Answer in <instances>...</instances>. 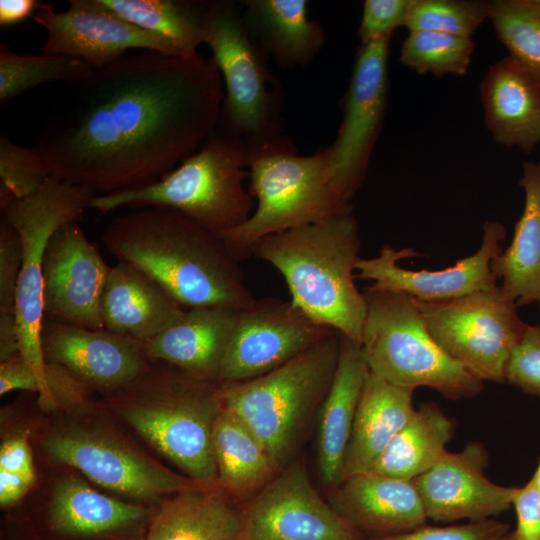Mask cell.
Wrapping results in <instances>:
<instances>
[{
    "label": "cell",
    "instance_id": "f1b7e54d",
    "mask_svg": "<svg viewBox=\"0 0 540 540\" xmlns=\"http://www.w3.org/2000/svg\"><path fill=\"white\" fill-rule=\"evenodd\" d=\"M144 540H243L240 508L215 486L164 499Z\"/></svg>",
    "mask_w": 540,
    "mask_h": 540
},
{
    "label": "cell",
    "instance_id": "8992f818",
    "mask_svg": "<svg viewBox=\"0 0 540 540\" xmlns=\"http://www.w3.org/2000/svg\"><path fill=\"white\" fill-rule=\"evenodd\" d=\"M246 165L256 209L241 225L218 234L239 262L252 257L267 236L352 212L331 184L327 148L300 156L281 136L247 147Z\"/></svg>",
    "mask_w": 540,
    "mask_h": 540
},
{
    "label": "cell",
    "instance_id": "ee69618b",
    "mask_svg": "<svg viewBox=\"0 0 540 540\" xmlns=\"http://www.w3.org/2000/svg\"><path fill=\"white\" fill-rule=\"evenodd\" d=\"M14 390L40 392L39 381L20 352L0 364V394Z\"/></svg>",
    "mask_w": 540,
    "mask_h": 540
},
{
    "label": "cell",
    "instance_id": "cb8c5ba5",
    "mask_svg": "<svg viewBox=\"0 0 540 540\" xmlns=\"http://www.w3.org/2000/svg\"><path fill=\"white\" fill-rule=\"evenodd\" d=\"M332 383L320 409L317 464L322 481L334 488L343 481L344 460L369 367L361 342L342 334Z\"/></svg>",
    "mask_w": 540,
    "mask_h": 540
},
{
    "label": "cell",
    "instance_id": "277c9868",
    "mask_svg": "<svg viewBox=\"0 0 540 540\" xmlns=\"http://www.w3.org/2000/svg\"><path fill=\"white\" fill-rule=\"evenodd\" d=\"M117 391L112 404L126 422L186 476L218 481L212 432L222 410L217 385L159 362Z\"/></svg>",
    "mask_w": 540,
    "mask_h": 540
},
{
    "label": "cell",
    "instance_id": "7bdbcfd3",
    "mask_svg": "<svg viewBox=\"0 0 540 540\" xmlns=\"http://www.w3.org/2000/svg\"><path fill=\"white\" fill-rule=\"evenodd\" d=\"M512 506L515 509L518 540H540V489L530 479L516 487Z\"/></svg>",
    "mask_w": 540,
    "mask_h": 540
},
{
    "label": "cell",
    "instance_id": "5bb4252c",
    "mask_svg": "<svg viewBox=\"0 0 540 540\" xmlns=\"http://www.w3.org/2000/svg\"><path fill=\"white\" fill-rule=\"evenodd\" d=\"M333 328L312 320L291 300L255 299L237 310L218 384L264 375L293 359Z\"/></svg>",
    "mask_w": 540,
    "mask_h": 540
},
{
    "label": "cell",
    "instance_id": "d590c367",
    "mask_svg": "<svg viewBox=\"0 0 540 540\" xmlns=\"http://www.w3.org/2000/svg\"><path fill=\"white\" fill-rule=\"evenodd\" d=\"M472 38L432 31H411L402 43L399 60L419 74L464 76L471 63Z\"/></svg>",
    "mask_w": 540,
    "mask_h": 540
},
{
    "label": "cell",
    "instance_id": "d6986e66",
    "mask_svg": "<svg viewBox=\"0 0 540 540\" xmlns=\"http://www.w3.org/2000/svg\"><path fill=\"white\" fill-rule=\"evenodd\" d=\"M489 455L479 441L447 451L428 471L413 479L427 519L435 522L494 518L512 506L516 487L491 482L484 470Z\"/></svg>",
    "mask_w": 540,
    "mask_h": 540
},
{
    "label": "cell",
    "instance_id": "f907efd6",
    "mask_svg": "<svg viewBox=\"0 0 540 540\" xmlns=\"http://www.w3.org/2000/svg\"><path fill=\"white\" fill-rule=\"evenodd\" d=\"M538 304H539V307H540V300H539Z\"/></svg>",
    "mask_w": 540,
    "mask_h": 540
},
{
    "label": "cell",
    "instance_id": "8fae6325",
    "mask_svg": "<svg viewBox=\"0 0 540 540\" xmlns=\"http://www.w3.org/2000/svg\"><path fill=\"white\" fill-rule=\"evenodd\" d=\"M416 302L430 335L450 358L482 382H506L508 361L528 324L500 286L445 301Z\"/></svg>",
    "mask_w": 540,
    "mask_h": 540
},
{
    "label": "cell",
    "instance_id": "6da1fadb",
    "mask_svg": "<svg viewBox=\"0 0 540 540\" xmlns=\"http://www.w3.org/2000/svg\"><path fill=\"white\" fill-rule=\"evenodd\" d=\"M222 84L212 58L127 54L69 83L34 147L51 176L96 193L153 182L214 130Z\"/></svg>",
    "mask_w": 540,
    "mask_h": 540
},
{
    "label": "cell",
    "instance_id": "8d00e7d4",
    "mask_svg": "<svg viewBox=\"0 0 540 540\" xmlns=\"http://www.w3.org/2000/svg\"><path fill=\"white\" fill-rule=\"evenodd\" d=\"M488 16L489 1L410 0L404 27L471 38Z\"/></svg>",
    "mask_w": 540,
    "mask_h": 540
},
{
    "label": "cell",
    "instance_id": "60d3db41",
    "mask_svg": "<svg viewBox=\"0 0 540 540\" xmlns=\"http://www.w3.org/2000/svg\"><path fill=\"white\" fill-rule=\"evenodd\" d=\"M509 532L507 523L488 518L443 527L426 524L410 532L370 540H504Z\"/></svg>",
    "mask_w": 540,
    "mask_h": 540
},
{
    "label": "cell",
    "instance_id": "52a82bcc",
    "mask_svg": "<svg viewBox=\"0 0 540 540\" xmlns=\"http://www.w3.org/2000/svg\"><path fill=\"white\" fill-rule=\"evenodd\" d=\"M340 342V333L331 330L305 351L264 375L217 385L222 407L255 434L276 469L328 392Z\"/></svg>",
    "mask_w": 540,
    "mask_h": 540
},
{
    "label": "cell",
    "instance_id": "7a4b0ae2",
    "mask_svg": "<svg viewBox=\"0 0 540 540\" xmlns=\"http://www.w3.org/2000/svg\"><path fill=\"white\" fill-rule=\"evenodd\" d=\"M102 240L118 261L144 271L183 307L239 310L255 300L219 235L176 210L146 207L119 215Z\"/></svg>",
    "mask_w": 540,
    "mask_h": 540
},
{
    "label": "cell",
    "instance_id": "ac0fdd59",
    "mask_svg": "<svg viewBox=\"0 0 540 540\" xmlns=\"http://www.w3.org/2000/svg\"><path fill=\"white\" fill-rule=\"evenodd\" d=\"M505 235L503 224L485 221L480 248L452 267L436 271L401 267L398 264L401 259L421 254L411 248L396 250L386 244L378 256L359 258L356 264L359 273L356 277L374 281L372 286L377 289L405 293L423 302L445 301L491 290L498 286L491 262L502 252L500 242Z\"/></svg>",
    "mask_w": 540,
    "mask_h": 540
},
{
    "label": "cell",
    "instance_id": "7c38bea8",
    "mask_svg": "<svg viewBox=\"0 0 540 540\" xmlns=\"http://www.w3.org/2000/svg\"><path fill=\"white\" fill-rule=\"evenodd\" d=\"M44 450L93 482L141 501L215 486L172 472L123 440L98 430L65 429L49 435Z\"/></svg>",
    "mask_w": 540,
    "mask_h": 540
},
{
    "label": "cell",
    "instance_id": "7dc6e473",
    "mask_svg": "<svg viewBox=\"0 0 540 540\" xmlns=\"http://www.w3.org/2000/svg\"><path fill=\"white\" fill-rule=\"evenodd\" d=\"M39 7L34 0H1L0 24L11 25L28 18Z\"/></svg>",
    "mask_w": 540,
    "mask_h": 540
},
{
    "label": "cell",
    "instance_id": "4fadbf2b",
    "mask_svg": "<svg viewBox=\"0 0 540 540\" xmlns=\"http://www.w3.org/2000/svg\"><path fill=\"white\" fill-rule=\"evenodd\" d=\"M390 39L361 44L343 101V118L331 146L326 147L331 184L351 203L366 177L387 105Z\"/></svg>",
    "mask_w": 540,
    "mask_h": 540
},
{
    "label": "cell",
    "instance_id": "74e56055",
    "mask_svg": "<svg viewBox=\"0 0 540 540\" xmlns=\"http://www.w3.org/2000/svg\"><path fill=\"white\" fill-rule=\"evenodd\" d=\"M50 176L34 146H20L0 136L1 188L23 199L37 192Z\"/></svg>",
    "mask_w": 540,
    "mask_h": 540
},
{
    "label": "cell",
    "instance_id": "d4e9b609",
    "mask_svg": "<svg viewBox=\"0 0 540 540\" xmlns=\"http://www.w3.org/2000/svg\"><path fill=\"white\" fill-rule=\"evenodd\" d=\"M236 312L219 306L187 308L166 329L144 342L148 359L218 383Z\"/></svg>",
    "mask_w": 540,
    "mask_h": 540
},
{
    "label": "cell",
    "instance_id": "b9f144b4",
    "mask_svg": "<svg viewBox=\"0 0 540 540\" xmlns=\"http://www.w3.org/2000/svg\"><path fill=\"white\" fill-rule=\"evenodd\" d=\"M410 0H366L357 30L361 44L391 39L393 31L405 25Z\"/></svg>",
    "mask_w": 540,
    "mask_h": 540
},
{
    "label": "cell",
    "instance_id": "ba28073f",
    "mask_svg": "<svg viewBox=\"0 0 540 540\" xmlns=\"http://www.w3.org/2000/svg\"><path fill=\"white\" fill-rule=\"evenodd\" d=\"M362 346L369 372L398 387H429L450 400L479 394L483 382L450 358L429 333L416 299L368 287Z\"/></svg>",
    "mask_w": 540,
    "mask_h": 540
},
{
    "label": "cell",
    "instance_id": "681fc988",
    "mask_svg": "<svg viewBox=\"0 0 540 540\" xmlns=\"http://www.w3.org/2000/svg\"><path fill=\"white\" fill-rule=\"evenodd\" d=\"M504 540H518V537L515 533V531H510L508 535L504 538Z\"/></svg>",
    "mask_w": 540,
    "mask_h": 540
},
{
    "label": "cell",
    "instance_id": "44dd1931",
    "mask_svg": "<svg viewBox=\"0 0 540 540\" xmlns=\"http://www.w3.org/2000/svg\"><path fill=\"white\" fill-rule=\"evenodd\" d=\"M153 514L97 492L75 476L59 480L46 512L55 540H144Z\"/></svg>",
    "mask_w": 540,
    "mask_h": 540
},
{
    "label": "cell",
    "instance_id": "816d5d0a",
    "mask_svg": "<svg viewBox=\"0 0 540 540\" xmlns=\"http://www.w3.org/2000/svg\"><path fill=\"white\" fill-rule=\"evenodd\" d=\"M538 1H539V3H540V0H538Z\"/></svg>",
    "mask_w": 540,
    "mask_h": 540
},
{
    "label": "cell",
    "instance_id": "603a6c76",
    "mask_svg": "<svg viewBox=\"0 0 540 540\" xmlns=\"http://www.w3.org/2000/svg\"><path fill=\"white\" fill-rule=\"evenodd\" d=\"M479 90L493 140L531 153L540 144V80L506 56L489 67Z\"/></svg>",
    "mask_w": 540,
    "mask_h": 540
},
{
    "label": "cell",
    "instance_id": "3957f363",
    "mask_svg": "<svg viewBox=\"0 0 540 540\" xmlns=\"http://www.w3.org/2000/svg\"><path fill=\"white\" fill-rule=\"evenodd\" d=\"M359 226L352 212L263 238L253 256L283 276L291 301L316 323L362 342L366 301L357 289Z\"/></svg>",
    "mask_w": 540,
    "mask_h": 540
},
{
    "label": "cell",
    "instance_id": "bcb514c9",
    "mask_svg": "<svg viewBox=\"0 0 540 540\" xmlns=\"http://www.w3.org/2000/svg\"><path fill=\"white\" fill-rule=\"evenodd\" d=\"M32 481L29 479L0 470V504L6 507L17 502L29 489Z\"/></svg>",
    "mask_w": 540,
    "mask_h": 540
},
{
    "label": "cell",
    "instance_id": "7402d4cb",
    "mask_svg": "<svg viewBox=\"0 0 540 540\" xmlns=\"http://www.w3.org/2000/svg\"><path fill=\"white\" fill-rule=\"evenodd\" d=\"M330 505L365 540L403 534L427 524L413 480L372 471L344 479L335 487Z\"/></svg>",
    "mask_w": 540,
    "mask_h": 540
},
{
    "label": "cell",
    "instance_id": "e0dca14e",
    "mask_svg": "<svg viewBox=\"0 0 540 540\" xmlns=\"http://www.w3.org/2000/svg\"><path fill=\"white\" fill-rule=\"evenodd\" d=\"M110 267L79 222L59 227L42 263L44 317L83 328H104L100 304Z\"/></svg>",
    "mask_w": 540,
    "mask_h": 540
},
{
    "label": "cell",
    "instance_id": "1f68e13d",
    "mask_svg": "<svg viewBox=\"0 0 540 540\" xmlns=\"http://www.w3.org/2000/svg\"><path fill=\"white\" fill-rule=\"evenodd\" d=\"M212 451L218 485L232 493H247L265 485L276 470L255 434L223 407L213 427Z\"/></svg>",
    "mask_w": 540,
    "mask_h": 540
},
{
    "label": "cell",
    "instance_id": "9a60e30c",
    "mask_svg": "<svg viewBox=\"0 0 540 540\" xmlns=\"http://www.w3.org/2000/svg\"><path fill=\"white\" fill-rule=\"evenodd\" d=\"M243 540H365L291 465L240 508Z\"/></svg>",
    "mask_w": 540,
    "mask_h": 540
},
{
    "label": "cell",
    "instance_id": "c3c4849f",
    "mask_svg": "<svg viewBox=\"0 0 540 540\" xmlns=\"http://www.w3.org/2000/svg\"><path fill=\"white\" fill-rule=\"evenodd\" d=\"M534 483L537 485V487L540 489V459H539V464L534 472V475L532 476L531 478Z\"/></svg>",
    "mask_w": 540,
    "mask_h": 540
},
{
    "label": "cell",
    "instance_id": "ffe728a7",
    "mask_svg": "<svg viewBox=\"0 0 540 540\" xmlns=\"http://www.w3.org/2000/svg\"><path fill=\"white\" fill-rule=\"evenodd\" d=\"M46 363L58 364L90 388L117 392L149 368L144 342L105 328L89 329L44 318Z\"/></svg>",
    "mask_w": 540,
    "mask_h": 540
},
{
    "label": "cell",
    "instance_id": "f546056e",
    "mask_svg": "<svg viewBox=\"0 0 540 540\" xmlns=\"http://www.w3.org/2000/svg\"><path fill=\"white\" fill-rule=\"evenodd\" d=\"M519 184L522 214L509 246L491 262L501 289L518 306L540 300V160L523 162Z\"/></svg>",
    "mask_w": 540,
    "mask_h": 540
},
{
    "label": "cell",
    "instance_id": "83f0119b",
    "mask_svg": "<svg viewBox=\"0 0 540 540\" xmlns=\"http://www.w3.org/2000/svg\"><path fill=\"white\" fill-rule=\"evenodd\" d=\"M413 392L369 372L345 455L343 480L372 470L388 444L415 412Z\"/></svg>",
    "mask_w": 540,
    "mask_h": 540
},
{
    "label": "cell",
    "instance_id": "5b68a950",
    "mask_svg": "<svg viewBox=\"0 0 540 540\" xmlns=\"http://www.w3.org/2000/svg\"><path fill=\"white\" fill-rule=\"evenodd\" d=\"M245 141L219 122L202 145L159 179L133 188L96 195L90 208L105 214L128 206L176 210L219 234L244 223L253 197L243 185L249 172Z\"/></svg>",
    "mask_w": 540,
    "mask_h": 540
},
{
    "label": "cell",
    "instance_id": "836d02e7",
    "mask_svg": "<svg viewBox=\"0 0 540 540\" xmlns=\"http://www.w3.org/2000/svg\"><path fill=\"white\" fill-rule=\"evenodd\" d=\"M94 68L85 60L42 53L17 54L8 44L0 45V103L5 104L23 92L52 81L69 83L88 77Z\"/></svg>",
    "mask_w": 540,
    "mask_h": 540
},
{
    "label": "cell",
    "instance_id": "4dcf8cb0",
    "mask_svg": "<svg viewBox=\"0 0 540 540\" xmlns=\"http://www.w3.org/2000/svg\"><path fill=\"white\" fill-rule=\"evenodd\" d=\"M454 432L455 421L435 402L423 403L391 440L371 471L413 480L445 455Z\"/></svg>",
    "mask_w": 540,
    "mask_h": 540
},
{
    "label": "cell",
    "instance_id": "30bf717a",
    "mask_svg": "<svg viewBox=\"0 0 540 540\" xmlns=\"http://www.w3.org/2000/svg\"><path fill=\"white\" fill-rule=\"evenodd\" d=\"M205 43L226 89L218 122L240 136L247 147L281 137L277 79L269 69V56L251 38L236 4H208Z\"/></svg>",
    "mask_w": 540,
    "mask_h": 540
},
{
    "label": "cell",
    "instance_id": "484cf974",
    "mask_svg": "<svg viewBox=\"0 0 540 540\" xmlns=\"http://www.w3.org/2000/svg\"><path fill=\"white\" fill-rule=\"evenodd\" d=\"M184 310L136 266L118 261L110 267L100 304L105 329L146 342L176 321Z\"/></svg>",
    "mask_w": 540,
    "mask_h": 540
},
{
    "label": "cell",
    "instance_id": "f6af8a7d",
    "mask_svg": "<svg viewBox=\"0 0 540 540\" xmlns=\"http://www.w3.org/2000/svg\"><path fill=\"white\" fill-rule=\"evenodd\" d=\"M0 470L34 481L35 472L28 442L23 437L7 439L0 448Z\"/></svg>",
    "mask_w": 540,
    "mask_h": 540
},
{
    "label": "cell",
    "instance_id": "4316f807",
    "mask_svg": "<svg viewBox=\"0 0 540 540\" xmlns=\"http://www.w3.org/2000/svg\"><path fill=\"white\" fill-rule=\"evenodd\" d=\"M242 15L253 41L282 69L308 65L325 43L305 0H247Z\"/></svg>",
    "mask_w": 540,
    "mask_h": 540
},
{
    "label": "cell",
    "instance_id": "ab89813d",
    "mask_svg": "<svg viewBox=\"0 0 540 540\" xmlns=\"http://www.w3.org/2000/svg\"><path fill=\"white\" fill-rule=\"evenodd\" d=\"M506 382L524 393L540 397V325H528L512 351Z\"/></svg>",
    "mask_w": 540,
    "mask_h": 540
},
{
    "label": "cell",
    "instance_id": "f35d334b",
    "mask_svg": "<svg viewBox=\"0 0 540 540\" xmlns=\"http://www.w3.org/2000/svg\"><path fill=\"white\" fill-rule=\"evenodd\" d=\"M21 241L17 230L1 214L0 221V317H16L17 285L21 268Z\"/></svg>",
    "mask_w": 540,
    "mask_h": 540
},
{
    "label": "cell",
    "instance_id": "d6a6232c",
    "mask_svg": "<svg viewBox=\"0 0 540 540\" xmlns=\"http://www.w3.org/2000/svg\"><path fill=\"white\" fill-rule=\"evenodd\" d=\"M128 22L173 42L183 56L205 43L208 4L176 0H101Z\"/></svg>",
    "mask_w": 540,
    "mask_h": 540
},
{
    "label": "cell",
    "instance_id": "e575fe53",
    "mask_svg": "<svg viewBox=\"0 0 540 540\" xmlns=\"http://www.w3.org/2000/svg\"><path fill=\"white\" fill-rule=\"evenodd\" d=\"M488 19L508 55L540 80V3L489 1Z\"/></svg>",
    "mask_w": 540,
    "mask_h": 540
},
{
    "label": "cell",
    "instance_id": "2e32d148",
    "mask_svg": "<svg viewBox=\"0 0 540 540\" xmlns=\"http://www.w3.org/2000/svg\"><path fill=\"white\" fill-rule=\"evenodd\" d=\"M69 4L63 12L52 4L39 5L34 20L47 30L43 53L80 58L94 69L119 60L131 49L183 56L173 42L128 22L101 0Z\"/></svg>",
    "mask_w": 540,
    "mask_h": 540
},
{
    "label": "cell",
    "instance_id": "9c48e42d",
    "mask_svg": "<svg viewBox=\"0 0 540 540\" xmlns=\"http://www.w3.org/2000/svg\"><path fill=\"white\" fill-rule=\"evenodd\" d=\"M96 195L87 187L50 176L31 196L15 199L0 209L17 230L21 241V268L16 295L19 352L39 381L38 395L45 407H55L56 402L48 385L41 346L45 318L43 258L55 231L64 224L79 222Z\"/></svg>",
    "mask_w": 540,
    "mask_h": 540
}]
</instances>
